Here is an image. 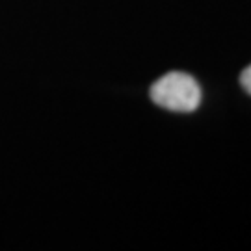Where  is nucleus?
<instances>
[{
  "mask_svg": "<svg viewBox=\"0 0 251 251\" xmlns=\"http://www.w3.org/2000/svg\"><path fill=\"white\" fill-rule=\"evenodd\" d=\"M151 99L154 104L171 112H194L201 104V88L194 76L173 71L152 84Z\"/></svg>",
  "mask_w": 251,
  "mask_h": 251,
  "instance_id": "f257e3e1",
  "label": "nucleus"
},
{
  "mask_svg": "<svg viewBox=\"0 0 251 251\" xmlns=\"http://www.w3.org/2000/svg\"><path fill=\"white\" fill-rule=\"evenodd\" d=\"M240 84H242L244 90L251 95V65L250 67H246V69L242 71V75H240Z\"/></svg>",
  "mask_w": 251,
  "mask_h": 251,
  "instance_id": "f03ea898",
  "label": "nucleus"
}]
</instances>
